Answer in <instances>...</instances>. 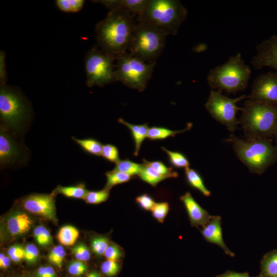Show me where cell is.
Instances as JSON below:
<instances>
[{"label":"cell","instance_id":"1","mask_svg":"<svg viewBox=\"0 0 277 277\" xmlns=\"http://www.w3.org/2000/svg\"><path fill=\"white\" fill-rule=\"evenodd\" d=\"M136 23L133 14L127 11L110 10L96 26L98 46L116 58L126 53Z\"/></svg>","mask_w":277,"mask_h":277},{"label":"cell","instance_id":"2","mask_svg":"<svg viewBox=\"0 0 277 277\" xmlns=\"http://www.w3.org/2000/svg\"><path fill=\"white\" fill-rule=\"evenodd\" d=\"M187 13L179 1L148 0L136 20L156 28L166 35H175Z\"/></svg>","mask_w":277,"mask_h":277},{"label":"cell","instance_id":"3","mask_svg":"<svg viewBox=\"0 0 277 277\" xmlns=\"http://www.w3.org/2000/svg\"><path fill=\"white\" fill-rule=\"evenodd\" d=\"M240 121L247 140L273 136L277 123V106L253 100H247Z\"/></svg>","mask_w":277,"mask_h":277},{"label":"cell","instance_id":"4","mask_svg":"<svg viewBox=\"0 0 277 277\" xmlns=\"http://www.w3.org/2000/svg\"><path fill=\"white\" fill-rule=\"evenodd\" d=\"M228 141L241 161L251 172L261 174L277 159V146L269 138L240 139L230 134Z\"/></svg>","mask_w":277,"mask_h":277},{"label":"cell","instance_id":"5","mask_svg":"<svg viewBox=\"0 0 277 277\" xmlns=\"http://www.w3.org/2000/svg\"><path fill=\"white\" fill-rule=\"evenodd\" d=\"M250 75V68L245 63L241 54L238 53L223 65L210 70L207 81L212 89L235 93L247 87Z\"/></svg>","mask_w":277,"mask_h":277},{"label":"cell","instance_id":"6","mask_svg":"<svg viewBox=\"0 0 277 277\" xmlns=\"http://www.w3.org/2000/svg\"><path fill=\"white\" fill-rule=\"evenodd\" d=\"M30 111L27 100L17 89L6 85L1 86V127L18 132L25 124Z\"/></svg>","mask_w":277,"mask_h":277},{"label":"cell","instance_id":"7","mask_svg":"<svg viewBox=\"0 0 277 277\" xmlns=\"http://www.w3.org/2000/svg\"><path fill=\"white\" fill-rule=\"evenodd\" d=\"M166 36L156 28L137 21L129 53L147 63H156L164 48Z\"/></svg>","mask_w":277,"mask_h":277},{"label":"cell","instance_id":"8","mask_svg":"<svg viewBox=\"0 0 277 277\" xmlns=\"http://www.w3.org/2000/svg\"><path fill=\"white\" fill-rule=\"evenodd\" d=\"M155 64L147 63L127 52L121 54L116 58V81L142 92L152 76Z\"/></svg>","mask_w":277,"mask_h":277},{"label":"cell","instance_id":"9","mask_svg":"<svg viewBox=\"0 0 277 277\" xmlns=\"http://www.w3.org/2000/svg\"><path fill=\"white\" fill-rule=\"evenodd\" d=\"M116 57L93 47L85 57V70L87 85L103 87L116 81L115 69Z\"/></svg>","mask_w":277,"mask_h":277},{"label":"cell","instance_id":"10","mask_svg":"<svg viewBox=\"0 0 277 277\" xmlns=\"http://www.w3.org/2000/svg\"><path fill=\"white\" fill-rule=\"evenodd\" d=\"M245 98H248V96L242 95L231 98L223 95L220 90H211L205 106L215 120L232 132L240 123L236 118V113L239 110H242V108L239 107L237 103Z\"/></svg>","mask_w":277,"mask_h":277},{"label":"cell","instance_id":"11","mask_svg":"<svg viewBox=\"0 0 277 277\" xmlns=\"http://www.w3.org/2000/svg\"><path fill=\"white\" fill-rule=\"evenodd\" d=\"M248 98L277 106V71L259 76L253 84Z\"/></svg>","mask_w":277,"mask_h":277},{"label":"cell","instance_id":"12","mask_svg":"<svg viewBox=\"0 0 277 277\" xmlns=\"http://www.w3.org/2000/svg\"><path fill=\"white\" fill-rule=\"evenodd\" d=\"M23 152V146L15 137L14 133L1 127V167H7L18 162L22 159Z\"/></svg>","mask_w":277,"mask_h":277},{"label":"cell","instance_id":"13","mask_svg":"<svg viewBox=\"0 0 277 277\" xmlns=\"http://www.w3.org/2000/svg\"><path fill=\"white\" fill-rule=\"evenodd\" d=\"M23 203L24 207L28 211L56 221L53 193L31 194L26 197Z\"/></svg>","mask_w":277,"mask_h":277},{"label":"cell","instance_id":"14","mask_svg":"<svg viewBox=\"0 0 277 277\" xmlns=\"http://www.w3.org/2000/svg\"><path fill=\"white\" fill-rule=\"evenodd\" d=\"M251 63L256 69L269 67L277 71V35L264 41L256 47Z\"/></svg>","mask_w":277,"mask_h":277},{"label":"cell","instance_id":"15","mask_svg":"<svg viewBox=\"0 0 277 277\" xmlns=\"http://www.w3.org/2000/svg\"><path fill=\"white\" fill-rule=\"evenodd\" d=\"M206 241L221 248L225 253L231 257L235 254L226 246L223 237L222 218L219 215L212 216L210 221L200 230Z\"/></svg>","mask_w":277,"mask_h":277},{"label":"cell","instance_id":"16","mask_svg":"<svg viewBox=\"0 0 277 277\" xmlns=\"http://www.w3.org/2000/svg\"><path fill=\"white\" fill-rule=\"evenodd\" d=\"M187 212L192 226H203L212 218L208 212L202 208L189 192L180 197Z\"/></svg>","mask_w":277,"mask_h":277},{"label":"cell","instance_id":"17","mask_svg":"<svg viewBox=\"0 0 277 277\" xmlns=\"http://www.w3.org/2000/svg\"><path fill=\"white\" fill-rule=\"evenodd\" d=\"M110 10H124L134 15L140 16L148 0H103L97 1Z\"/></svg>","mask_w":277,"mask_h":277},{"label":"cell","instance_id":"18","mask_svg":"<svg viewBox=\"0 0 277 277\" xmlns=\"http://www.w3.org/2000/svg\"><path fill=\"white\" fill-rule=\"evenodd\" d=\"M32 224V220L27 214L18 212L8 219L7 228L12 235H19L27 232Z\"/></svg>","mask_w":277,"mask_h":277},{"label":"cell","instance_id":"19","mask_svg":"<svg viewBox=\"0 0 277 277\" xmlns=\"http://www.w3.org/2000/svg\"><path fill=\"white\" fill-rule=\"evenodd\" d=\"M118 122L126 126L131 131L134 142V156H138L142 144L145 139L147 137L149 127L147 123L136 125L129 123L123 118H120Z\"/></svg>","mask_w":277,"mask_h":277},{"label":"cell","instance_id":"20","mask_svg":"<svg viewBox=\"0 0 277 277\" xmlns=\"http://www.w3.org/2000/svg\"><path fill=\"white\" fill-rule=\"evenodd\" d=\"M261 277H277V249L264 254L260 261Z\"/></svg>","mask_w":277,"mask_h":277},{"label":"cell","instance_id":"21","mask_svg":"<svg viewBox=\"0 0 277 277\" xmlns=\"http://www.w3.org/2000/svg\"><path fill=\"white\" fill-rule=\"evenodd\" d=\"M185 173L186 181L190 186L197 190L205 196H210L211 191L205 186L203 177L197 171L188 167L185 169Z\"/></svg>","mask_w":277,"mask_h":277},{"label":"cell","instance_id":"22","mask_svg":"<svg viewBox=\"0 0 277 277\" xmlns=\"http://www.w3.org/2000/svg\"><path fill=\"white\" fill-rule=\"evenodd\" d=\"M192 125L189 123L186 128L180 130H172L165 127L153 126L149 127L147 138L151 140H161L169 137H173L176 134L190 130Z\"/></svg>","mask_w":277,"mask_h":277},{"label":"cell","instance_id":"23","mask_svg":"<svg viewBox=\"0 0 277 277\" xmlns=\"http://www.w3.org/2000/svg\"><path fill=\"white\" fill-rule=\"evenodd\" d=\"M72 139L87 153L96 156L101 155L103 145L96 139L91 137L78 139L73 136Z\"/></svg>","mask_w":277,"mask_h":277},{"label":"cell","instance_id":"24","mask_svg":"<svg viewBox=\"0 0 277 277\" xmlns=\"http://www.w3.org/2000/svg\"><path fill=\"white\" fill-rule=\"evenodd\" d=\"M88 191L83 183L69 186H58L55 191L67 197L78 199H84Z\"/></svg>","mask_w":277,"mask_h":277},{"label":"cell","instance_id":"25","mask_svg":"<svg viewBox=\"0 0 277 277\" xmlns=\"http://www.w3.org/2000/svg\"><path fill=\"white\" fill-rule=\"evenodd\" d=\"M143 168L138 175V177L145 182L155 187L160 182L167 178L154 170L149 166L143 163Z\"/></svg>","mask_w":277,"mask_h":277},{"label":"cell","instance_id":"26","mask_svg":"<svg viewBox=\"0 0 277 277\" xmlns=\"http://www.w3.org/2000/svg\"><path fill=\"white\" fill-rule=\"evenodd\" d=\"M79 235L78 230L74 227L66 225L62 227L57 234L60 242L65 246L73 245Z\"/></svg>","mask_w":277,"mask_h":277},{"label":"cell","instance_id":"27","mask_svg":"<svg viewBox=\"0 0 277 277\" xmlns=\"http://www.w3.org/2000/svg\"><path fill=\"white\" fill-rule=\"evenodd\" d=\"M143 166V164H138L127 159L120 160L115 164V170L127 174L131 176L140 174Z\"/></svg>","mask_w":277,"mask_h":277},{"label":"cell","instance_id":"28","mask_svg":"<svg viewBox=\"0 0 277 277\" xmlns=\"http://www.w3.org/2000/svg\"><path fill=\"white\" fill-rule=\"evenodd\" d=\"M107 179L106 188L110 189L117 185L129 182L132 176L114 169L105 173Z\"/></svg>","mask_w":277,"mask_h":277},{"label":"cell","instance_id":"29","mask_svg":"<svg viewBox=\"0 0 277 277\" xmlns=\"http://www.w3.org/2000/svg\"><path fill=\"white\" fill-rule=\"evenodd\" d=\"M161 148L168 155L169 161L173 167L185 169L189 167L190 162L184 154L177 151L169 150L164 147Z\"/></svg>","mask_w":277,"mask_h":277},{"label":"cell","instance_id":"30","mask_svg":"<svg viewBox=\"0 0 277 277\" xmlns=\"http://www.w3.org/2000/svg\"><path fill=\"white\" fill-rule=\"evenodd\" d=\"M84 0H56L55 4L58 9L66 13H76L83 8Z\"/></svg>","mask_w":277,"mask_h":277},{"label":"cell","instance_id":"31","mask_svg":"<svg viewBox=\"0 0 277 277\" xmlns=\"http://www.w3.org/2000/svg\"><path fill=\"white\" fill-rule=\"evenodd\" d=\"M143 163L149 166L161 175L167 179L175 178L178 176V173L173 171L172 167H167L163 162L160 161H148L143 159Z\"/></svg>","mask_w":277,"mask_h":277},{"label":"cell","instance_id":"32","mask_svg":"<svg viewBox=\"0 0 277 277\" xmlns=\"http://www.w3.org/2000/svg\"><path fill=\"white\" fill-rule=\"evenodd\" d=\"M109 196V189L105 188L98 191H88L84 199L90 204H98L105 202Z\"/></svg>","mask_w":277,"mask_h":277},{"label":"cell","instance_id":"33","mask_svg":"<svg viewBox=\"0 0 277 277\" xmlns=\"http://www.w3.org/2000/svg\"><path fill=\"white\" fill-rule=\"evenodd\" d=\"M65 255L66 252L64 248L58 245L51 250L48 255V259L51 263L58 268H61Z\"/></svg>","mask_w":277,"mask_h":277},{"label":"cell","instance_id":"34","mask_svg":"<svg viewBox=\"0 0 277 277\" xmlns=\"http://www.w3.org/2000/svg\"><path fill=\"white\" fill-rule=\"evenodd\" d=\"M101 156L105 160L115 164L120 160L117 148L111 144L103 145Z\"/></svg>","mask_w":277,"mask_h":277},{"label":"cell","instance_id":"35","mask_svg":"<svg viewBox=\"0 0 277 277\" xmlns=\"http://www.w3.org/2000/svg\"><path fill=\"white\" fill-rule=\"evenodd\" d=\"M33 234L37 243L42 246L49 245L52 242V237L49 231L44 226L36 227Z\"/></svg>","mask_w":277,"mask_h":277},{"label":"cell","instance_id":"36","mask_svg":"<svg viewBox=\"0 0 277 277\" xmlns=\"http://www.w3.org/2000/svg\"><path fill=\"white\" fill-rule=\"evenodd\" d=\"M169 210V205L167 202L156 203L152 210L153 216L160 223H163Z\"/></svg>","mask_w":277,"mask_h":277},{"label":"cell","instance_id":"37","mask_svg":"<svg viewBox=\"0 0 277 277\" xmlns=\"http://www.w3.org/2000/svg\"><path fill=\"white\" fill-rule=\"evenodd\" d=\"M109 245L108 239L103 236L95 237L91 242L92 251L98 255H104Z\"/></svg>","mask_w":277,"mask_h":277},{"label":"cell","instance_id":"38","mask_svg":"<svg viewBox=\"0 0 277 277\" xmlns=\"http://www.w3.org/2000/svg\"><path fill=\"white\" fill-rule=\"evenodd\" d=\"M102 273L107 277H113L117 274L120 270V265L117 261L107 260L101 266Z\"/></svg>","mask_w":277,"mask_h":277},{"label":"cell","instance_id":"39","mask_svg":"<svg viewBox=\"0 0 277 277\" xmlns=\"http://www.w3.org/2000/svg\"><path fill=\"white\" fill-rule=\"evenodd\" d=\"M72 252L75 258L81 261H87L90 258V252L84 244H79L72 248Z\"/></svg>","mask_w":277,"mask_h":277},{"label":"cell","instance_id":"40","mask_svg":"<svg viewBox=\"0 0 277 277\" xmlns=\"http://www.w3.org/2000/svg\"><path fill=\"white\" fill-rule=\"evenodd\" d=\"M87 269L86 265L83 262L76 260L71 262L68 267L69 273L76 276H81L84 274Z\"/></svg>","mask_w":277,"mask_h":277},{"label":"cell","instance_id":"41","mask_svg":"<svg viewBox=\"0 0 277 277\" xmlns=\"http://www.w3.org/2000/svg\"><path fill=\"white\" fill-rule=\"evenodd\" d=\"M135 201L142 209L147 211H151L156 204L152 197L146 193L137 196Z\"/></svg>","mask_w":277,"mask_h":277},{"label":"cell","instance_id":"42","mask_svg":"<svg viewBox=\"0 0 277 277\" xmlns=\"http://www.w3.org/2000/svg\"><path fill=\"white\" fill-rule=\"evenodd\" d=\"M104 255L107 260L117 261L122 257L123 253L117 245L111 244L108 246Z\"/></svg>","mask_w":277,"mask_h":277},{"label":"cell","instance_id":"43","mask_svg":"<svg viewBox=\"0 0 277 277\" xmlns=\"http://www.w3.org/2000/svg\"><path fill=\"white\" fill-rule=\"evenodd\" d=\"M39 251L36 246L32 244L26 245L25 248L24 259L29 264L35 263L38 256Z\"/></svg>","mask_w":277,"mask_h":277},{"label":"cell","instance_id":"44","mask_svg":"<svg viewBox=\"0 0 277 277\" xmlns=\"http://www.w3.org/2000/svg\"><path fill=\"white\" fill-rule=\"evenodd\" d=\"M5 54L4 51L0 52V83L1 86L5 85L7 81V74L5 65Z\"/></svg>","mask_w":277,"mask_h":277},{"label":"cell","instance_id":"45","mask_svg":"<svg viewBox=\"0 0 277 277\" xmlns=\"http://www.w3.org/2000/svg\"><path fill=\"white\" fill-rule=\"evenodd\" d=\"M215 277H251L249 273L246 272H237L232 271H227L224 273L216 275ZM254 277H261L260 275Z\"/></svg>","mask_w":277,"mask_h":277},{"label":"cell","instance_id":"46","mask_svg":"<svg viewBox=\"0 0 277 277\" xmlns=\"http://www.w3.org/2000/svg\"><path fill=\"white\" fill-rule=\"evenodd\" d=\"M10 258L9 256H5L4 253H1L0 254V267L1 268L5 269L8 268L10 264Z\"/></svg>","mask_w":277,"mask_h":277},{"label":"cell","instance_id":"47","mask_svg":"<svg viewBox=\"0 0 277 277\" xmlns=\"http://www.w3.org/2000/svg\"><path fill=\"white\" fill-rule=\"evenodd\" d=\"M25 249L10 256V259L15 262H19L24 259Z\"/></svg>","mask_w":277,"mask_h":277},{"label":"cell","instance_id":"48","mask_svg":"<svg viewBox=\"0 0 277 277\" xmlns=\"http://www.w3.org/2000/svg\"><path fill=\"white\" fill-rule=\"evenodd\" d=\"M23 249L24 248L22 246L18 245H14L9 248L8 250V254L9 256H10Z\"/></svg>","mask_w":277,"mask_h":277},{"label":"cell","instance_id":"49","mask_svg":"<svg viewBox=\"0 0 277 277\" xmlns=\"http://www.w3.org/2000/svg\"><path fill=\"white\" fill-rule=\"evenodd\" d=\"M36 275L37 277H48L46 267H39L36 271Z\"/></svg>","mask_w":277,"mask_h":277},{"label":"cell","instance_id":"50","mask_svg":"<svg viewBox=\"0 0 277 277\" xmlns=\"http://www.w3.org/2000/svg\"><path fill=\"white\" fill-rule=\"evenodd\" d=\"M48 277H56V274L54 269L50 266H46Z\"/></svg>","mask_w":277,"mask_h":277},{"label":"cell","instance_id":"51","mask_svg":"<svg viewBox=\"0 0 277 277\" xmlns=\"http://www.w3.org/2000/svg\"><path fill=\"white\" fill-rule=\"evenodd\" d=\"M87 277H101V276L97 272L92 271L88 273Z\"/></svg>","mask_w":277,"mask_h":277},{"label":"cell","instance_id":"52","mask_svg":"<svg viewBox=\"0 0 277 277\" xmlns=\"http://www.w3.org/2000/svg\"><path fill=\"white\" fill-rule=\"evenodd\" d=\"M273 136H274L276 141L277 142V123H276L275 128V130H274V133H273Z\"/></svg>","mask_w":277,"mask_h":277}]
</instances>
